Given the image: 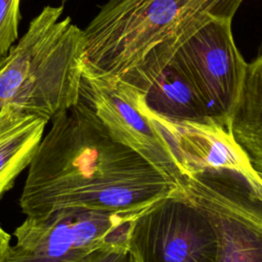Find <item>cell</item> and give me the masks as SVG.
<instances>
[{
    "instance_id": "5bb4252c",
    "label": "cell",
    "mask_w": 262,
    "mask_h": 262,
    "mask_svg": "<svg viewBox=\"0 0 262 262\" xmlns=\"http://www.w3.org/2000/svg\"><path fill=\"white\" fill-rule=\"evenodd\" d=\"M91 262H133L127 247L126 233L122 237L100 248Z\"/></svg>"
},
{
    "instance_id": "7c38bea8",
    "label": "cell",
    "mask_w": 262,
    "mask_h": 262,
    "mask_svg": "<svg viewBox=\"0 0 262 262\" xmlns=\"http://www.w3.org/2000/svg\"><path fill=\"white\" fill-rule=\"evenodd\" d=\"M47 123L30 115L15 131L0 141V200L29 167Z\"/></svg>"
},
{
    "instance_id": "3957f363",
    "label": "cell",
    "mask_w": 262,
    "mask_h": 262,
    "mask_svg": "<svg viewBox=\"0 0 262 262\" xmlns=\"http://www.w3.org/2000/svg\"><path fill=\"white\" fill-rule=\"evenodd\" d=\"M63 5L45 6L0 60V108L51 121L80 100L84 33Z\"/></svg>"
},
{
    "instance_id": "9c48e42d",
    "label": "cell",
    "mask_w": 262,
    "mask_h": 262,
    "mask_svg": "<svg viewBox=\"0 0 262 262\" xmlns=\"http://www.w3.org/2000/svg\"><path fill=\"white\" fill-rule=\"evenodd\" d=\"M138 99L142 112L173 151L181 176L208 170L227 171L242 178L262 202V177L227 128L214 122L169 120L150 111L139 91Z\"/></svg>"
},
{
    "instance_id": "277c9868",
    "label": "cell",
    "mask_w": 262,
    "mask_h": 262,
    "mask_svg": "<svg viewBox=\"0 0 262 262\" xmlns=\"http://www.w3.org/2000/svg\"><path fill=\"white\" fill-rule=\"evenodd\" d=\"M139 214L63 208L27 217L0 262H91L100 248L125 235Z\"/></svg>"
},
{
    "instance_id": "5b68a950",
    "label": "cell",
    "mask_w": 262,
    "mask_h": 262,
    "mask_svg": "<svg viewBox=\"0 0 262 262\" xmlns=\"http://www.w3.org/2000/svg\"><path fill=\"white\" fill-rule=\"evenodd\" d=\"M126 243L133 262L218 260V236L211 219L180 189L131 220Z\"/></svg>"
},
{
    "instance_id": "9a60e30c",
    "label": "cell",
    "mask_w": 262,
    "mask_h": 262,
    "mask_svg": "<svg viewBox=\"0 0 262 262\" xmlns=\"http://www.w3.org/2000/svg\"><path fill=\"white\" fill-rule=\"evenodd\" d=\"M30 115L18 113L10 107L0 108V141L15 131Z\"/></svg>"
},
{
    "instance_id": "2e32d148",
    "label": "cell",
    "mask_w": 262,
    "mask_h": 262,
    "mask_svg": "<svg viewBox=\"0 0 262 262\" xmlns=\"http://www.w3.org/2000/svg\"><path fill=\"white\" fill-rule=\"evenodd\" d=\"M10 245V234L7 233L0 224V260L7 247Z\"/></svg>"
},
{
    "instance_id": "8992f818",
    "label": "cell",
    "mask_w": 262,
    "mask_h": 262,
    "mask_svg": "<svg viewBox=\"0 0 262 262\" xmlns=\"http://www.w3.org/2000/svg\"><path fill=\"white\" fill-rule=\"evenodd\" d=\"M177 186L211 219L217 262H262V202L242 178L208 170L181 176Z\"/></svg>"
},
{
    "instance_id": "7a4b0ae2",
    "label": "cell",
    "mask_w": 262,
    "mask_h": 262,
    "mask_svg": "<svg viewBox=\"0 0 262 262\" xmlns=\"http://www.w3.org/2000/svg\"><path fill=\"white\" fill-rule=\"evenodd\" d=\"M243 1L108 0L83 30L84 68L143 92L198 29L232 19Z\"/></svg>"
},
{
    "instance_id": "8fae6325",
    "label": "cell",
    "mask_w": 262,
    "mask_h": 262,
    "mask_svg": "<svg viewBox=\"0 0 262 262\" xmlns=\"http://www.w3.org/2000/svg\"><path fill=\"white\" fill-rule=\"evenodd\" d=\"M229 131L262 177V51L247 63Z\"/></svg>"
},
{
    "instance_id": "4fadbf2b",
    "label": "cell",
    "mask_w": 262,
    "mask_h": 262,
    "mask_svg": "<svg viewBox=\"0 0 262 262\" xmlns=\"http://www.w3.org/2000/svg\"><path fill=\"white\" fill-rule=\"evenodd\" d=\"M19 0H0V57L17 39Z\"/></svg>"
},
{
    "instance_id": "6da1fadb",
    "label": "cell",
    "mask_w": 262,
    "mask_h": 262,
    "mask_svg": "<svg viewBox=\"0 0 262 262\" xmlns=\"http://www.w3.org/2000/svg\"><path fill=\"white\" fill-rule=\"evenodd\" d=\"M28 168L18 200L27 217L63 208L138 214L178 190L81 98L51 120Z\"/></svg>"
},
{
    "instance_id": "52a82bcc",
    "label": "cell",
    "mask_w": 262,
    "mask_h": 262,
    "mask_svg": "<svg viewBox=\"0 0 262 262\" xmlns=\"http://www.w3.org/2000/svg\"><path fill=\"white\" fill-rule=\"evenodd\" d=\"M231 23L226 18L210 19L170 59L189 79L209 117L228 130L247 68L235 46Z\"/></svg>"
},
{
    "instance_id": "e0dca14e",
    "label": "cell",
    "mask_w": 262,
    "mask_h": 262,
    "mask_svg": "<svg viewBox=\"0 0 262 262\" xmlns=\"http://www.w3.org/2000/svg\"><path fill=\"white\" fill-rule=\"evenodd\" d=\"M67 1H69V0H61V5H63Z\"/></svg>"
},
{
    "instance_id": "30bf717a",
    "label": "cell",
    "mask_w": 262,
    "mask_h": 262,
    "mask_svg": "<svg viewBox=\"0 0 262 262\" xmlns=\"http://www.w3.org/2000/svg\"><path fill=\"white\" fill-rule=\"evenodd\" d=\"M140 93L146 106L166 119L214 122L189 79L173 60H169L155 80Z\"/></svg>"
},
{
    "instance_id": "ba28073f",
    "label": "cell",
    "mask_w": 262,
    "mask_h": 262,
    "mask_svg": "<svg viewBox=\"0 0 262 262\" xmlns=\"http://www.w3.org/2000/svg\"><path fill=\"white\" fill-rule=\"evenodd\" d=\"M80 98L116 141L135 150L177 186L181 177L177 161L165 138L142 112L137 90L83 68Z\"/></svg>"
}]
</instances>
